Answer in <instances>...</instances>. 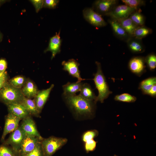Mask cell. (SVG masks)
Listing matches in <instances>:
<instances>
[{
	"label": "cell",
	"mask_w": 156,
	"mask_h": 156,
	"mask_svg": "<svg viewBox=\"0 0 156 156\" xmlns=\"http://www.w3.org/2000/svg\"><path fill=\"white\" fill-rule=\"evenodd\" d=\"M155 84H156V77H151L142 81L139 83L138 89L141 90L143 94H146Z\"/></svg>",
	"instance_id": "cb8c5ba5"
},
{
	"label": "cell",
	"mask_w": 156,
	"mask_h": 156,
	"mask_svg": "<svg viewBox=\"0 0 156 156\" xmlns=\"http://www.w3.org/2000/svg\"><path fill=\"white\" fill-rule=\"evenodd\" d=\"M26 135L21 127L12 132L4 144L10 145L16 155L18 154L22 141Z\"/></svg>",
	"instance_id": "5b68a950"
},
{
	"label": "cell",
	"mask_w": 156,
	"mask_h": 156,
	"mask_svg": "<svg viewBox=\"0 0 156 156\" xmlns=\"http://www.w3.org/2000/svg\"><path fill=\"white\" fill-rule=\"evenodd\" d=\"M41 141L36 137L26 135L18 152L19 156H25L30 152Z\"/></svg>",
	"instance_id": "ba28073f"
},
{
	"label": "cell",
	"mask_w": 156,
	"mask_h": 156,
	"mask_svg": "<svg viewBox=\"0 0 156 156\" xmlns=\"http://www.w3.org/2000/svg\"><path fill=\"white\" fill-rule=\"evenodd\" d=\"M84 143L85 150L87 153L92 151L95 149L96 142L93 139L88 140Z\"/></svg>",
	"instance_id": "836d02e7"
},
{
	"label": "cell",
	"mask_w": 156,
	"mask_h": 156,
	"mask_svg": "<svg viewBox=\"0 0 156 156\" xmlns=\"http://www.w3.org/2000/svg\"><path fill=\"white\" fill-rule=\"evenodd\" d=\"M138 10L125 4L119 5L115 6L106 15L110 16L111 19L118 21L129 17L132 14Z\"/></svg>",
	"instance_id": "8992f818"
},
{
	"label": "cell",
	"mask_w": 156,
	"mask_h": 156,
	"mask_svg": "<svg viewBox=\"0 0 156 156\" xmlns=\"http://www.w3.org/2000/svg\"><path fill=\"white\" fill-rule=\"evenodd\" d=\"M24 96L20 88L6 83L0 89V100L7 105L21 103Z\"/></svg>",
	"instance_id": "3957f363"
},
{
	"label": "cell",
	"mask_w": 156,
	"mask_h": 156,
	"mask_svg": "<svg viewBox=\"0 0 156 156\" xmlns=\"http://www.w3.org/2000/svg\"><path fill=\"white\" fill-rule=\"evenodd\" d=\"M146 94L153 97H155L156 96V84L154 85L147 92Z\"/></svg>",
	"instance_id": "f35d334b"
},
{
	"label": "cell",
	"mask_w": 156,
	"mask_h": 156,
	"mask_svg": "<svg viewBox=\"0 0 156 156\" xmlns=\"http://www.w3.org/2000/svg\"><path fill=\"white\" fill-rule=\"evenodd\" d=\"M4 73L0 72V77Z\"/></svg>",
	"instance_id": "60d3db41"
},
{
	"label": "cell",
	"mask_w": 156,
	"mask_h": 156,
	"mask_svg": "<svg viewBox=\"0 0 156 156\" xmlns=\"http://www.w3.org/2000/svg\"><path fill=\"white\" fill-rule=\"evenodd\" d=\"M145 61L149 69L153 71L156 67V55L155 54L151 53L145 57Z\"/></svg>",
	"instance_id": "f1b7e54d"
},
{
	"label": "cell",
	"mask_w": 156,
	"mask_h": 156,
	"mask_svg": "<svg viewBox=\"0 0 156 156\" xmlns=\"http://www.w3.org/2000/svg\"><path fill=\"white\" fill-rule=\"evenodd\" d=\"M3 35L2 33L0 31V42H1L3 39Z\"/></svg>",
	"instance_id": "ab89813d"
},
{
	"label": "cell",
	"mask_w": 156,
	"mask_h": 156,
	"mask_svg": "<svg viewBox=\"0 0 156 156\" xmlns=\"http://www.w3.org/2000/svg\"><path fill=\"white\" fill-rule=\"evenodd\" d=\"M7 67V63L4 59H0V72L4 73Z\"/></svg>",
	"instance_id": "8d00e7d4"
},
{
	"label": "cell",
	"mask_w": 156,
	"mask_h": 156,
	"mask_svg": "<svg viewBox=\"0 0 156 156\" xmlns=\"http://www.w3.org/2000/svg\"><path fill=\"white\" fill-rule=\"evenodd\" d=\"M54 86V84H52L49 88L38 91L35 97L34 100L40 113L47 100Z\"/></svg>",
	"instance_id": "5bb4252c"
},
{
	"label": "cell",
	"mask_w": 156,
	"mask_h": 156,
	"mask_svg": "<svg viewBox=\"0 0 156 156\" xmlns=\"http://www.w3.org/2000/svg\"><path fill=\"white\" fill-rule=\"evenodd\" d=\"M22 120L20 126L26 135L36 137L42 140L43 138L38 132L32 118L28 116Z\"/></svg>",
	"instance_id": "30bf717a"
},
{
	"label": "cell",
	"mask_w": 156,
	"mask_h": 156,
	"mask_svg": "<svg viewBox=\"0 0 156 156\" xmlns=\"http://www.w3.org/2000/svg\"><path fill=\"white\" fill-rule=\"evenodd\" d=\"M25 108L29 114L38 117L40 113L36 107L34 100L25 97L21 103Z\"/></svg>",
	"instance_id": "44dd1931"
},
{
	"label": "cell",
	"mask_w": 156,
	"mask_h": 156,
	"mask_svg": "<svg viewBox=\"0 0 156 156\" xmlns=\"http://www.w3.org/2000/svg\"><path fill=\"white\" fill-rule=\"evenodd\" d=\"M118 2L116 0H97L94 3V6L98 13L106 15L116 6Z\"/></svg>",
	"instance_id": "4fadbf2b"
},
{
	"label": "cell",
	"mask_w": 156,
	"mask_h": 156,
	"mask_svg": "<svg viewBox=\"0 0 156 156\" xmlns=\"http://www.w3.org/2000/svg\"><path fill=\"white\" fill-rule=\"evenodd\" d=\"M59 1L57 0H44L43 7L54 9L56 8Z\"/></svg>",
	"instance_id": "e575fe53"
},
{
	"label": "cell",
	"mask_w": 156,
	"mask_h": 156,
	"mask_svg": "<svg viewBox=\"0 0 156 156\" xmlns=\"http://www.w3.org/2000/svg\"><path fill=\"white\" fill-rule=\"evenodd\" d=\"M7 76L5 72H4L2 75L0 77V89L7 83Z\"/></svg>",
	"instance_id": "74e56055"
},
{
	"label": "cell",
	"mask_w": 156,
	"mask_h": 156,
	"mask_svg": "<svg viewBox=\"0 0 156 156\" xmlns=\"http://www.w3.org/2000/svg\"><path fill=\"white\" fill-rule=\"evenodd\" d=\"M108 22L111 25L114 33L118 38L127 41L131 37L117 21L111 19L108 20Z\"/></svg>",
	"instance_id": "e0dca14e"
},
{
	"label": "cell",
	"mask_w": 156,
	"mask_h": 156,
	"mask_svg": "<svg viewBox=\"0 0 156 156\" xmlns=\"http://www.w3.org/2000/svg\"><path fill=\"white\" fill-rule=\"evenodd\" d=\"M67 139L53 136L43 138L41 144L44 156H52L67 142Z\"/></svg>",
	"instance_id": "277c9868"
},
{
	"label": "cell",
	"mask_w": 156,
	"mask_h": 156,
	"mask_svg": "<svg viewBox=\"0 0 156 156\" xmlns=\"http://www.w3.org/2000/svg\"><path fill=\"white\" fill-rule=\"evenodd\" d=\"M83 83L77 81L76 82H68L62 86L63 93L62 95H70L76 94L80 91Z\"/></svg>",
	"instance_id": "ffe728a7"
},
{
	"label": "cell",
	"mask_w": 156,
	"mask_h": 156,
	"mask_svg": "<svg viewBox=\"0 0 156 156\" xmlns=\"http://www.w3.org/2000/svg\"><path fill=\"white\" fill-rule=\"evenodd\" d=\"M60 31L58 33H56L55 35L51 38L50 40L49 46L45 50L44 52L48 51L51 52V59L52 60L55 55L60 52L61 40L60 36Z\"/></svg>",
	"instance_id": "9a60e30c"
},
{
	"label": "cell",
	"mask_w": 156,
	"mask_h": 156,
	"mask_svg": "<svg viewBox=\"0 0 156 156\" xmlns=\"http://www.w3.org/2000/svg\"><path fill=\"white\" fill-rule=\"evenodd\" d=\"M62 64L63 66V70L68 72L70 75L77 78V82H81L85 80L81 76L80 71L79 69L80 64L75 60L72 59L67 61H64L62 62Z\"/></svg>",
	"instance_id": "8fae6325"
},
{
	"label": "cell",
	"mask_w": 156,
	"mask_h": 156,
	"mask_svg": "<svg viewBox=\"0 0 156 156\" xmlns=\"http://www.w3.org/2000/svg\"><path fill=\"white\" fill-rule=\"evenodd\" d=\"M125 5L131 8L139 10L138 8L145 3V1L142 0H122Z\"/></svg>",
	"instance_id": "f546056e"
},
{
	"label": "cell",
	"mask_w": 156,
	"mask_h": 156,
	"mask_svg": "<svg viewBox=\"0 0 156 156\" xmlns=\"http://www.w3.org/2000/svg\"><path fill=\"white\" fill-rule=\"evenodd\" d=\"M25 156H44L41 141L38 143L33 151Z\"/></svg>",
	"instance_id": "1f68e13d"
},
{
	"label": "cell",
	"mask_w": 156,
	"mask_h": 156,
	"mask_svg": "<svg viewBox=\"0 0 156 156\" xmlns=\"http://www.w3.org/2000/svg\"><path fill=\"white\" fill-rule=\"evenodd\" d=\"M152 30L147 27L143 26L138 27L135 31L132 37L135 38L142 39L151 34Z\"/></svg>",
	"instance_id": "d4e9b609"
},
{
	"label": "cell",
	"mask_w": 156,
	"mask_h": 156,
	"mask_svg": "<svg viewBox=\"0 0 156 156\" xmlns=\"http://www.w3.org/2000/svg\"><path fill=\"white\" fill-rule=\"evenodd\" d=\"M9 113L23 119L29 115L24 107L21 103H11L7 105Z\"/></svg>",
	"instance_id": "2e32d148"
},
{
	"label": "cell",
	"mask_w": 156,
	"mask_h": 156,
	"mask_svg": "<svg viewBox=\"0 0 156 156\" xmlns=\"http://www.w3.org/2000/svg\"><path fill=\"white\" fill-rule=\"evenodd\" d=\"M79 95L87 100L95 101L96 96L90 85L88 83H83Z\"/></svg>",
	"instance_id": "603a6c76"
},
{
	"label": "cell",
	"mask_w": 156,
	"mask_h": 156,
	"mask_svg": "<svg viewBox=\"0 0 156 156\" xmlns=\"http://www.w3.org/2000/svg\"><path fill=\"white\" fill-rule=\"evenodd\" d=\"M0 156H16L12 149L5 145L0 146Z\"/></svg>",
	"instance_id": "d6a6232c"
},
{
	"label": "cell",
	"mask_w": 156,
	"mask_h": 156,
	"mask_svg": "<svg viewBox=\"0 0 156 156\" xmlns=\"http://www.w3.org/2000/svg\"><path fill=\"white\" fill-rule=\"evenodd\" d=\"M69 107L77 114L80 115H91L94 113V101L86 100L79 95H62Z\"/></svg>",
	"instance_id": "6da1fadb"
},
{
	"label": "cell",
	"mask_w": 156,
	"mask_h": 156,
	"mask_svg": "<svg viewBox=\"0 0 156 156\" xmlns=\"http://www.w3.org/2000/svg\"><path fill=\"white\" fill-rule=\"evenodd\" d=\"M21 91L24 96L29 99L35 97L38 92L36 85L30 80L26 81Z\"/></svg>",
	"instance_id": "d6986e66"
},
{
	"label": "cell",
	"mask_w": 156,
	"mask_h": 156,
	"mask_svg": "<svg viewBox=\"0 0 156 156\" xmlns=\"http://www.w3.org/2000/svg\"><path fill=\"white\" fill-rule=\"evenodd\" d=\"M117 21L130 37L133 36L135 31L139 27L135 25L129 17Z\"/></svg>",
	"instance_id": "7402d4cb"
},
{
	"label": "cell",
	"mask_w": 156,
	"mask_h": 156,
	"mask_svg": "<svg viewBox=\"0 0 156 156\" xmlns=\"http://www.w3.org/2000/svg\"><path fill=\"white\" fill-rule=\"evenodd\" d=\"M97 70L96 73L94 74V81L96 88L98 91V95L94 101L95 103L99 101L102 103L107 99L112 92L109 90V87L102 70L101 63L96 61Z\"/></svg>",
	"instance_id": "7a4b0ae2"
},
{
	"label": "cell",
	"mask_w": 156,
	"mask_h": 156,
	"mask_svg": "<svg viewBox=\"0 0 156 156\" xmlns=\"http://www.w3.org/2000/svg\"><path fill=\"white\" fill-rule=\"evenodd\" d=\"M85 19L89 23L96 27H103L107 23L101 15L90 8H85L83 11Z\"/></svg>",
	"instance_id": "52a82bcc"
},
{
	"label": "cell",
	"mask_w": 156,
	"mask_h": 156,
	"mask_svg": "<svg viewBox=\"0 0 156 156\" xmlns=\"http://www.w3.org/2000/svg\"><path fill=\"white\" fill-rule=\"evenodd\" d=\"M27 80L22 76H18L11 79L9 81V84L12 86L18 88L23 86Z\"/></svg>",
	"instance_id": "83f0119b"
},
{
	"label": "cell",
	"mask_w": 156,
	"mask_h": 156,
	"mask_svg": "<svg viewBox=\"0 0 156 156\" xmlns=\"http://www.w3.org/2000/svg\"><path fill=\"white\" fill-rule=\"evenodd\" d=\"M30 1L34 6L36 12H38L43 7L44 0H31Z\"/></svg>",
	"instance_id": "d590c367"
},
{
	"label": "cell",
	"mask_w": 156,
	"mask_h": 156,
	"mask_svg": "<svg viewBox=\"0 0 156 156\" xmlns=\"http://www.w3.org/2000/svg\"><path fill=\"white\" fill-rule=\"evenodd\" d=\"M145 64V57L136 56L130 60L128 67L132 73L137 76H140L146 71Z\"/></svg>",
	"instance_id": "9c48e42d"
},
{
	"label": "cell",
	"mask_w": 156,
	"mask_h": 156,
	"mask_svg": "<svg viewBox=\"0 0 156 156\" xmlns=\"http://www.w3.org/2000/svg\"><path fill=\"white\" fill-rule=\"evenodd\" d=\"M98 135V132L96 130H88L85 132L82 136V140L84 142L92 139Z\"/></svg>",
	"instance_id": "4dcf8cb0"
},
{
	"label": "cell",
	"mask_w": 156,
	"mask_h": 156,
	"mask_svg": "<svg viewBox=\"0 0 156 156\" xmlns=\"http://www.w3.org/2000/svg\"><path fill=\"white\" fill-rule=\"evenodd\" d=\"M114 99L115 101H119L132 103L136 101L137 98L128 93H124L116 95Z\"/></svg>",
	"instance_id": "4316f807"
},
{
	"label": "cell",
	"mask_w": 156,
	"mask_h": 156,
	"mask_svg": "<svg viewBox=\"0 0 156 156\" xmlns=\"http://www.w3.org/2000/svg\"><path fill=\"white\" fill-rule=\"evenodd\" d=\"M126 42L128 48L132 52L139 53L144 51L145 48L142 40L131 37Z\"/></svg>",
	"instance_id": "ac0fdd59"
},
{
	"label": "cell",
	"mask_w": 156,
	"mask_h": 156,
	"mask_svg": "<svg viewBox=\"0 0 156 156\" xmlns=\"http://www.w3.org/2000/svg\"><path fill=\"white\" fill-rule=\"evenodd\" d=\"M141 12V10L139 9L132 14L129 17L132 21L139 27L144 26L145 22V17Z\"/></svg>",
	"instance_id": "484cf974"
},
{
	"label": "cell",
	"mask_w": 156,
	"mask_h": 156,
	"mask_svg": "<svg viewBox=\"0 0 156 156\" xmlns=\"http://www.w3.org/2000/svg\"><path fill=\"white\" fill-rule=\"evenodd\" d=\"M20 118L9 113L6 116L3 132L1 138L2 141L4 140L7 135L12 133L19 127Z\"/></svg>",
	"instance_id": "7c38bea8"
}]
</instances>
